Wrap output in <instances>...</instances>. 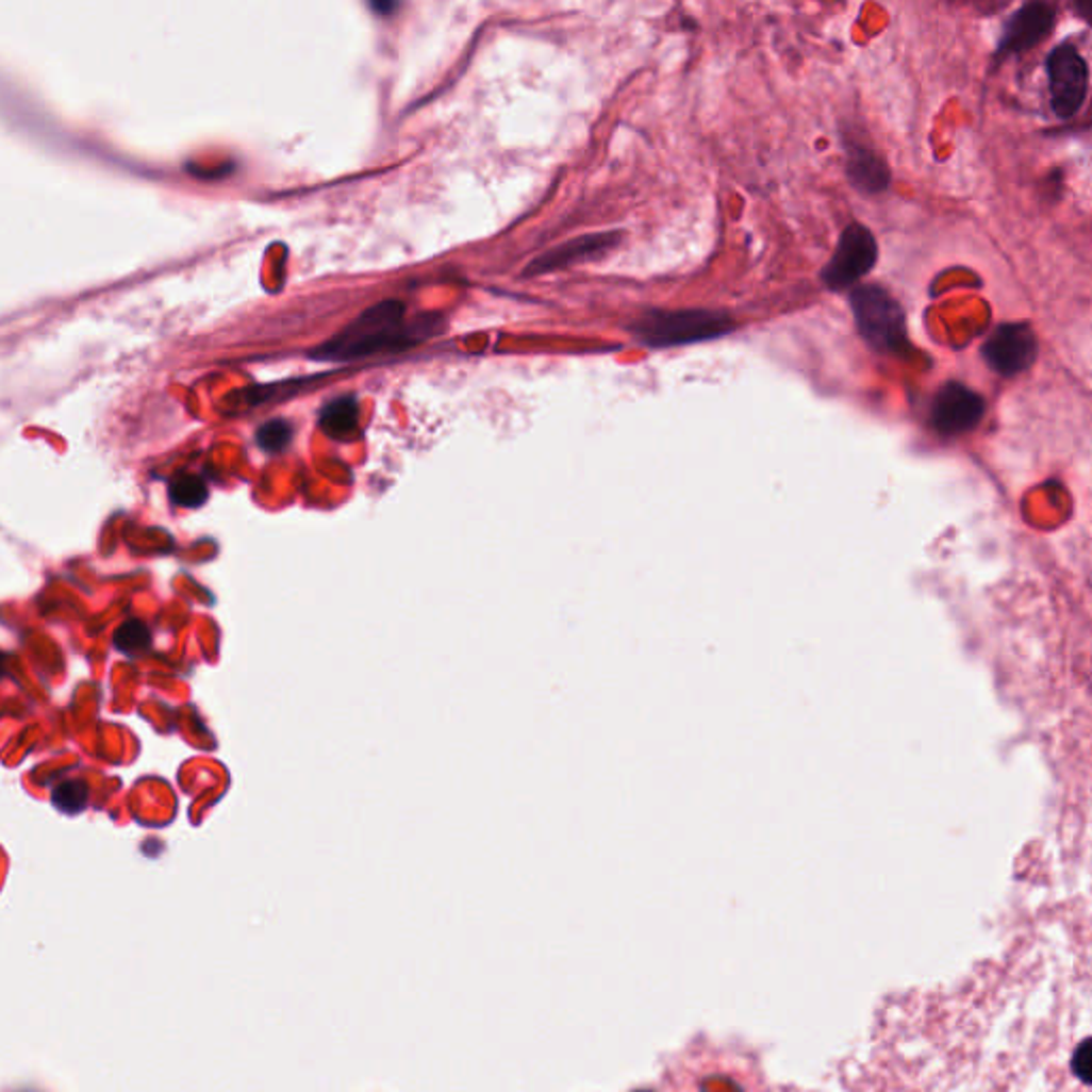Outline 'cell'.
Instances as JSON below:
<instances>
[{
    "mask_svg": "<svg viewBox=\"0 0 1092 1092\" xmlns=\"http://www.w3.org/2000/svg\"><path fill=\"white\" fill-rule=\"evenodd\" d=\"M437 325L440 316L435 314L406 320V305L386 299L359 314L346 329L318 346L312 357L320 361H359L378 352L406 350L431 337Z\"/></svg>",
    "mask_w": 1092,
    "mask_h": 1092,
    "instance_id": "1",
    "label": "cell"
},
{
    "mask_svg": "<svg viewBox=\"0 0 1092 1092\" xmlns=\"http://www.w3.org/2000/svg\"><path fill=\"white\" fill-rule=\"evenodd\" d=\"M734 320L722 310H647L632 322L634 337L649 348H673L728 335Z\"/></svg>",
    "mask_w": 1092,
    "mask_h": 1092,
    "instance_id": "2",
    "label": "cell"
},
{
    "mask_svg": "<svg viewBox=\"0 0 1092 1092\" xmlns=\"http://www.w3.org/2000/svg\"><path fill=\"white\" fill-rule=\"evenodd\" d=\"M851 312L860 335L883 354H903L909 346L907 316L900 303L879 284H862L851 293Z\"/></svg>",
    "mask_w": 1092,
    "mask_h": 1092,
    "instance_id": "3",
    "label": "cell"
},
{
    "mask_svg": "<svg viewBox=\"0 0 1092 1092\" xmlns=\"http://www.w3.org/2000/svg\"><path fill=\"white\" fill-rule=\"evenodd\" d=\"M1049 80L1052 112L1060 120L1073 118L1088 95V67L1081 54L1071 44L1054 48L1045 63Z\"/></svg>",
    "mask_w": 1092,
    "mask_h": 1092,
    "instance_id": "4",
    "label": "cell"
},
{
    "mask_svg": "<svg viewBox=\"0 0 1092 1092\" xmlns=\"http://www.w3.org/2000/svg\"><path fill=\"white\" fill-rule=\"evenodd\" d=\"M877 254L875 235L860 222H851L841 233L832 259L822 269V282L830 291H845L875 267Z\"/></svg>",
    "mask_w": 1092,
    "mask_h": 1092,
    "instance_id": "5",
    "label": "cell"
},
{
    "mask_svg": "<svg viewBox=\"0 0 1092 1092\" xmlns=\"http://www.w3.org/2000/svg\"><path fill=\"white\" fill-rule=\"evenodd\" d=\"M1037 354V335L1028 322H1003L986 337L981 346L986 365L1005 378L1026 371L1035 363Z\"/></svg>",
    "mask_w": 1092,
    "mask_h": 1092,
    "instance_id": "6",
    "label": "cell"
},
{
    "mask_svg": "<svg viewBox=\"0 0 1092 1092\" xmlns=\"http://www.w3.org/2000/svg\"><path fill=\"white\" fill-rule=\"evenodd\" d=\"M983 414V397L956 380L943 384L930 403V423L943 435H958L975 429Z\"/></svg>",
    "mask_w": 1092,
    "mask_h": 1092,
    "instance_id": "7",
    "label": "cell"
},
{
    "mask_svg": "<svg viewBox=\"0 0 1092 1092\" xmlns=\"http://www.w3.org/2000/svg\"><path fill=\"white\" fill-rule=\"evenodd\" d=\"M1056 10L1047 3H1026L1022 5L1005 24L1000 44L996 54H1022L1039 46L1047 33L1054 29Z\"/></svg>",
    "mask_w": 1092,
    "mask_h": 1092,
    "instance_id": "8",
    "label": "cell"
},
{
    "mask_svg": "<svg viewBox=\"0 0 1092 1092\" xmlns=\"http://www.w3.org/2000/svg\"><path fill=\"white\" fill-rule=\"evenodd\" d=\"M619 242H622V233H594V235H583V237L570 239L549 252H544L542 257L533 259L527 265L525 276L551 274L558 269H566L573 265H581V263L600 259V257L609 254Z\"/></svg>",
    "mask_w": 1092,
    "mask_h": 1092,
    "instance_id": "9",
    "label": "cell"
},
{
    "mask_svg": "<svg viewBox=\"0 0 1092 1092\" xmlns=\"http://www.w3.org/2000/svg\"><path fill=\"white\" fill-rule=\"evenodd\" d=\"M847 178L854 188L868 195L883 193L890 186L888 165L873 150L856 144L847 154Z\"/></svg>",
    "mask_w": 1092,
    "mask_h": 1092,
    "instance_id": "10",
    "label": "cell"
},
{
    "mask_svg": "<svg viewBox=\"0 0 1092 1092\" xmlns=\"http://www.w3.org/2000/svg\"><path fill=\"white\" fill-rule=\"evenodd\" d=\"M320 427L329 437L348 440L359 429V403L352 395H342L329 401L320 412Z\"/></svg>",
    "mask_w": 1092,
    "mask_h": 1092,
    "instance_id": "11",
    "label": "cell"
},
{
    "mask_svg": "<svg viewBox=\"0 0 1092 1092\" xmlns=\"http://www.w3.org/2000/svg\"><path fill=\"white\" fill-rule=\"evenodd\" d=\"M169 495H171V499H173V503H176V506H182V508H199V506L208 499V484H205L199 476L184 474V476H178V478L171 482Z\"/></svg>",
    "mask_w": 1092,
    "mask_h": 1092,
    "instance_id": "12",
    "label": "cell"
},
{
    "mask_svg": "<svg viewBox=\"0 0 1092 1092\" xmlns=\"http://www.w3.org/2000/svg\"><path fill=\"white\" fill-rule=\"evenodd\" d=\"M116 647L127 656H144L150 649V630L142 622H127L116 630Z\"/></svg>",
    "mask_w": 1092,
    "mask_h": 1092,
    "instance_id": "13",
    "label": "cell"
},
{
    "mask_svg": "<svg viewBox=\"0 0 1092 1092\" xmlns=\"http://www.w3.org/2000/svg\"><path fill=\"white\" fill-rule=\"evenodd\" d=\"M52 803L63 813H80L86 807V803H88V785L84 781H80V779L63 781L52 792Z\"/></svg>",
    "mask_w": 1092,
    "mask_h": 1092,
    "instance_id": "14",
    "label": "cell"
},
{
    "mask_svg": "<svg viewBox=\"0 0 1092 1092\" xmlns=\"http://www.w3.org/2000/svg\"><path fill=\"white\" fill-rule=\"evenodd\" d=\"M291 440H293V427H291V423H286L282 418L267 420L257 431V442L267 452L284 450L291 444Z\"/></svg>",
    "mask_w": 1092,
    "mask_h": 1092,
    "instance_id": "15",
    "label": "cell"
},
{
    "mask_svg": "<svg viewBox=\"0 0 1092 1092\" xmlns=\"http://www.w3.org/2000/svg\"><path fill=\"white\" fill-rule=\"evenodd\" d=\"M1090 1041H1083L1075 1054V1060H1073V1069H1075V1075H1079L1083 1081H1088V1060H1090Z\"/></svg>",
    "mask_w": 1092,
    "mask_h": 1092,
    "instance_id": "16",
    "label": "cell"
},
{
    "mask_svg": "<svg viewBox=\"0 0 1092 1092\" xmlns=\"http://www.w3.org/2000/svg\"><path fill=\"white\" fill-rule=\"evenodd\" d=\"M371 10L380 16H391L393 12H397V3H371Z\"/></svg>",
    "mask_w": 1092,
    "mask_h": 1092,
    "instance_id": "17",
    "label": "cell"
},
{
    "mask_svg": "<svg viewBox=\"0 0 1092 1092\" xmlns=\"http://www.w3.org/2000/svg\"><path fill=\"white\" fill-rule=\"evenodd\" d=\"M5 673H7V658H5V653H0V679L5 677Z\"/></svg>",
    "mask_w": 1092,
    "mask_h": 1092,
    "instance_id": "18",
    "label": "cell"
},
{
    "mask_svg": "<svg viewBox=\"0 0 1092 1092\" xmlns=\"http://www.w3.org/2000/svg\"><path fill=\"white\" fill-rule=\"evenodd\" d=\"M639 1092H647V1090H639Z\"/></svg>",
    "mask_w": 1092,
    "mask_h": 1092,
    "instance_id": "19",
    "label": "cell"
}]
</instances>
